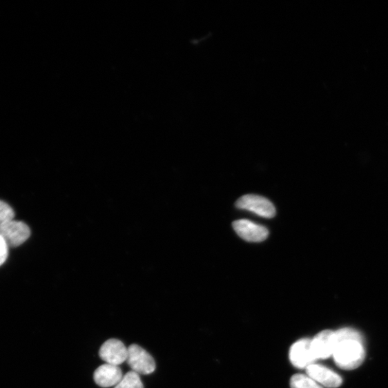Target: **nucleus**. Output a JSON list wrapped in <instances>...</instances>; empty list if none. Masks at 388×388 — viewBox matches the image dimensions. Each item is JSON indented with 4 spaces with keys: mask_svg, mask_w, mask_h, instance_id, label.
<instances>
[{
    "mask_svg": "<svg viewBox=\"0 0 388 388\" xmlns=\"http://www.w3.org/2000/svg\"><path fill=\"white\" fill-rule=\"evenodd\" d=\"M233 226L239 237L246 242H260L266 240L269 235V232L266 226L250 220H237L233 222Z\"/></svg>",
    "mask_w": 388,
    "mask_h": 388,
    "instance_id": "5",
    "label": "nucleus"
},
{
    "mask_svg": "<svg viewBox=\"0 0 388 388\" xmlns=\"http://www.w3.org/2000/svg\"><path fill=\"white\" fill-rule=\"evenodd\" d=\"M336 346L335 331L324 330L311 340V349L315 358L324 360L332 356Z\"/></svg>",
    "mask_w": 388,
    "mask_h": 388,
    "instance_id": "8",
    "label": "nucleus"
},
{
    "mask_svg": "<svg viewBox=\"0 0 388 388\" xmlns=\"http://www.w3.org/2000/svg\"><path fill=\"white\" fill-rule=\"evenodd\" d=\"M127 362L132 371L138 375L152 374L156 368L153 358L144 348L132 345L128 348Z\"/></svg>",
    "mask_w": 388,
    "mask_h": 388,
    "instance_id": "2",
    "label": "nucleus"
},
{
    "mask_svg": "<svg viewBox=\"0 0 388 388\" xmlns=\"http://www.w3.org/2000/svg\"><path fill=\"white\" fill-rule=\"evenodd\" d=\"M332 356L335 363L341 369H356L365 360L363 343L356 340L340 342L335 346Z\"/></svg>",
    "mask_w": 388,
    "mask_h": 388,
    "instance_id": "1",
    "label": "nucleus"
},
{
    "mask_svg": "<svg viewBox=\"0 0 388 388\" xmlns=\"http://www.w3.org/2000/svg\"><path fill=\"white\" fill-rule=\"evenodd\" d=\"M289 357L291 362L296 368L307 369L314 364L316 359L311 349V340H300L293 344L290 349Z\"/></svg>",
    "mask_w": 388,
    "mask_h": 388,
    "instance_id": "7",
    "label": "nucleus"
},
{
    "mask_svg": "<svg viewBox=\"0 0 388 388\" xmlns=\"http://www.w3.org/2000/svg\"><path fill=\"white\" fill-rule=\"evenodd\" d=\"M291 388H323L307 375L296 374L291 379Z\"/></svg>",
    "mask_w": 388,
    "mask_h": 388,
    "instance_id": "12",
    "label": "nucleus"
},
{
    "mask_svg": "<svg viewBox=\"0 0 388 388\" xmlns=\"http://www.w3.org/2000/svg\"><path fill=\"white\" fill-rule=\"evenodd\" d=\"M114 388H144L137 374L130 371L126 374Z\"/></svg>",
    "mask_w": 388,
    "mask_h": 388,
    "instance_id": "11",
    "label": "nucleus"
},
{
    "mask_svg": "<svg viewBox=\"0 0 388 388\" xmlns=\"http://www.w3.org/2000/svg\"><path fill=\"white\" fill-rule=\"evenodd\" d=\"M128 348L122 342L116 339L106 341L99 350V357L107 364L119 366L127 361Z\"/></svg>",
    "mask_w": 388,
    "mask_h": 388,
    "instance_id": "6",
    "label": "nucleus"
},
{
    "mask_svg": "<svg viewBox=\"0 0 388 388\" xmlns=\"http://www.w3.org/2000/svg\"><path fill=\"white\" fill-rule=\"evenodd\" d=\"M307 374L317 383L329 388L338 387L342 383V379L338 374L321 365L313 364L309 366Z\"/></svg>",
    "mask_w": 388,
    "mask_h": 388,
    "instance_id": "9",
    "label": "nucleus"
},
{
    "mask_svg": "<svg viewBox=\"0 0 388 388\" xmlns=\"http://www.w3.org/2000/svg\"><path fill=\"white\" fill-rule=\"evenodd\" d=\"M123 376H124L119 366L104 364L95 370L94 380L101 387H115Z\"/></svg>",
    "mask_w": 388,
    "mask_h": 388,
    "instance_id": "10",
    "label": "nucleus"
},
{
    "mask_svg": "<svg viewBox=\"0 0 388 388\" xmlns=\"http://www.w3.org/2000/svg\"><path fill=\"white\" fill-rule=\"evenodd\" d=\"M8 248L9 246L5 240L0 236V266H1L8 259Z\"/></svg>",
    "mask_w": 388,
    "mask_h": 388,
    "instance_id": "15",
    "label": "nucleus"
},
{
    "mask_svg": "<svg viewBox=\"0 0 388 388\" xmlns=\"http://www.w3.org/2000/svg\"><path fill=\"white\" fill-rule=\"evenodd\" d=\"M14 211L11 206L5 202L0 201V225L14 220Z\"/></svg>",
    "mask_w": 388,
    "mask_h": 388,
    "instance_id": "14",
    "label": "nucleus"
},
{
    "mask_svg": "<svg viewBox=\"0 0 388 388\" xmlns=\"http://www.w3.org/2000/svg\"><path fill=\"white\" fill-rule=\"evenodd\" d=\"M0 236L8 246L15 248L28 240L30 229L24 222L12 220L0 225Z\"/></svg>",
    "mask_w": 388,
    "mask_h": 388,
    "instance_id": "4",
    "label": "nucleus"
},
{
    "mask_svg": "<svg viewBox=\"0 0 388 388\" xmlns=\"http://www.w3.org/2000/svg\"><path fill=\"white\" fill-rule=\"evenodd\" d=\"M336 344L345 340H356L363 343L362 335L353 329L345 328L335 331Z\"/></svg>",
    "mask_w": 388,
    "mask_h": 388,
    "instance_id": "13",
    "label": "nucleus"
},
{
    "mask_svg": "<svg viewBox=\"0 0 388 388\" xmlns=\"http://www.w3.org/2000/svg\"><path fill=\"white\" fill-rule=\"evenodd\" d=\"M235 205L240 209L250 211L264 218L271 219L276 215V209L271 201L254 194L242 196Z\"/></svg>",
    "mask_w": 388,
    "mask_h": 388,
    "instance_id": "3",
    "label": "nucleus"
}]
</instances>
